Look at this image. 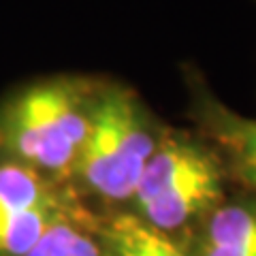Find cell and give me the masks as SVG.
<instances>
[{
	"mask_svg": "<svg viewBox=\"0 0 256 256\" xmlns=\"http://www.w3.org/2000/svg\"><path fill=\"white\" fill-rule=\"evenodd\" d=\"M102 82L98 75L54 73L0 94V158L70 188Z\"/></svg>",
	"mask_w": 256,
	"mask_h": 256,
	"instance_id": "cell-1",
	"label": "cell"
},
{
	"mask_svg": "<svg viewBox=\"0 0 256 256\" xmlns=\"http://www.w3.org/2000/svg\"><path fill=\"white\" fill-rule=\"evenodd\" d=\"M166 124L143 96L105 77L70 188L94 214L126 210Z\"/></svg>",
	"mask_w": 256,
	"mask_h": 256,
	"instance_id": "cell-2",
	"label": "cell"
},
{
	"mask_svg": "<svg viewBox=\"0 0 256 256\" xmlns=\"http://www.w3.org/2000/svg\"><path fill=\"white\" fill-rule=\"evenodd\" d=\"M228 190V178L210 143L192 128L166 124L126 210L188 242Z\"/></svg>",
	"mask_w": 256,
	"mask_h": 256,
	"instance_id": "cell-3",
	"label": "cell"
},
{
	"mask_svg": "<svg viewBox=\"0 0 256 256\" xmlns=\"http://www.w3.org/2000/svg\"><path fill=\"white\" fill-rule=\"evenodd\" d=\"M79 203L68 186L0 158V256H24Z\"/></svg>",
	"mask_w": 256,
	"mask_h": 256,
	"instance_id": "cell-4",
	"label": "cell"
},
{
	"mask_svg": "<svg viewBox=\"0 0 256 256\" xmlns=\"http://www.w3.org/2000/svg\"><path fill=\"white\" fill-rule=\"evenodd\" d=\"M192 130L218 154L230 188L256 194V118L242 116L218 98L194 64H182Z\"/></svg>",
	"mask_w": 256,
	"mask_h": 256,
	"instance_id": "cell-5",
	"label": "cell"
},
{
	"mask_svg": "<svg viewBox=\"0 0 256 256\" xmlns=\"http://www.w3.org/2000/svg\"><path fill=\"white\" fill-rule=\"evenodd\" d=\"M186 244L192 256H256V194L230 188Z\"/></svg>",
	"mask_w": 256,
	"mask_h": 256,
	"instance_id": "cell-6",
	"label": "cell"
},
{
	"mask_svg": "<svg viewBox=\"0 0 256 256\" xmlns=\"http://www.w3.org/2000/svg\"><path fill=\"white\" fill-rule=\"evenodd\" d=\"M105 256H192L186 242L154 228L130 210L96 214Z\"/></svg>",
	"mask_w": 256,
	"mask_h": 256,
	"instance_id": "cell-7",
	"label": "cell"
},
{
	"mask_svg": "<svg viewBox=\"0 0 256 256\" xmlns=\"http://www.w3.org/2000/svg\"><path fill=\"white\" fill-rule=\"evenodd\" d=\"M24 256H105L96 228V214L79 203L56 220Z\"/></svg>",
	"mask_w": 256,
	"mask_h": 256,
	"instance_id": "cell-8",
	"label": "cell"
}]
</instances>
